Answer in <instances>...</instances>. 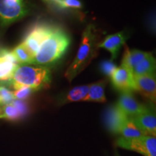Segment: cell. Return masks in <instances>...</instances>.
Returning a JSON list of instances; mask_svg holds the SVG:
<instances>
[{
	"label": "cell",
	"instance_id": "cell-1",
	"mask_svg": "<svg viewBox=\"0 0 156 156\" xmlns=\"http://www.w3.org/2000/svg\"><path fill=\"white\" fill-rule=\"evenodd\" d=\"M69 44V35L63 29L56 27L41 45L30 64L44 67L55 64L66 53Z\"/></svg>",
	"mask_w": 156,
	"mask_h": 156
},
{
	"label": "cell",
	"instance_id": "cell-2",
	"mask_svg": "<svg viewBox=\"0 0 156 156\" xmlns=\"http://www.w3.org/2000/svg\"><path fill=\"white\" fill-rule=\"evenodd\" d=\"M51 83V73L48 68L44 66H18L15 70L9 80L0 82V85H9L14 90L23 87H28L39 90L48 87Z\"/></svg>",
	"mask_w": 156,
	"mask_h": 156
},
{
	"label": "cell",
	"instance_id": "cell-3",
	"mask_svg": "<svg viewBox=\"0 0 156 156\" xmlns=\"http://www.w3.org/2000/svg\"><path fill=\"white\" fill-rule=\"evenodd\" d=\"M98 37L94 25H87L82 35L80 46L77 55L66 71L65 77L68 80H73L96 56L98 48Z\"/></svg>",
	"mask_w": 156,
	"mask_h": 156
},
{
	"label": "cell",
	"instance_id": "cell-4",
	"mask_svg": "<svg viewBox=\"0 0 156 156\" xmlns=\"http://www.w3.org/2000/svg\"><path fill=\"white\" fill-rule=\"evenodd\" d=\"M29 12L27 0H0V25L8 26L28 15Z\"/></svg>",
	"mask_w": 156,
	"mask_h": 156
},
{
	"label": "cell",
	"instance_id": "cell-5",
	"mask_svg": "<svg viewBox=\"0 0 156 156\" xmlns=\"http://www.w3.org/2000/svg\"><path fill=\"white\" fill-rule=\"evenodd\" d=\"M118 147L136 152L143 156H156V138L151 135H142L137 138L121 137L116 140Z\"/></svg>",
	"mask_w": 156,
	"mask_h": 156
},
{
	"label": "cell",
	"instance_id": "cell-6",
	"mask_svg": "<svg viewBox=\"0 0 156 156\" xmlns=\"http://www.w3.org/2000/svg\"><path fill=\"white\" fill-rule=\"evenodd\" d=\"M56 27L48 23H38L32 27L27 34L23 44L34 57L43 42L51 34Z\"/></svg>",
	"mask_w": 156,
	"mask_h": 156
},
{
	"label": "cell",
	"instance_id": "cell-7",
	"mask_svg": "<svg viewBox=\"0 0 156 156\" xmlns=\"http://www.w3.org/2000/svg\"><path fill=\"white\" fill-rule=\"evenodd\" d=\"M112 83L114 87L122 93H132L135 90L133 75L124 65L116 67L111 76Z\"/></svg>",
	"mask_w": 156,
	"mask_h": 156
},
{
	"label": "cell",
	"instance_id": "cell-8",
	"mask_svg": "<svg viewBox=\"0 0 156 156\" xmlns=\"http://www.w3.org/2000/svg\"><path fill=\"white\" fill-rule=\"evenodd\" d=\"M130 118L144 134L155 136L156 117L153 107L146 106L141 113Z\"/></svg>",
	"mask_w": 156,
	"mask_h": 156
},
{
	"label": "cell",
	"instance_id": "cell-9",
	"mask_svg": "<svg viewBox=\"0 0 156 156\" xmlns=\"http://www.w3.org/2000/svg\"><path fill=\"white\" fill-rule=\"evenodd\" d=\"M129 116L124 114L117 104L112 105L106 109L104 122L108 131L114 134H119L121 129Z\"/></svg>",
	"mask_w": 156,
	"mask_h": 156
},
{
	"label": "cell",
	"instance_id": "cell-10",
	"mask_svg": "<svg viewBox=\"0 0 156 156\" xmlns=\"http://www.w3.org/2000/svg\"><path fill=\"white\" fill-rule=\"evenodd\" d=\"M135 90L139 91L142 95L155 102L156 98L155 74L133 76Z\"/></svg>",
	"mask_w": 156,
	"mask_h": 156
},
{
	"label": "cell",
	"instance_id": "cell-11",
	"mask_svg": "<svg viewBox=\"0 0 156 156\" xmlns=\"http://www.w3.org/2000/svg\"><path fill=\"white\" fill-rule=\"evenodd\" d=\"M117 106L129 117L136 116L145 108V105L141 104L134 98L132 93H122Z\"/></svg>",
	"mask_w": 156,
	"mask_h": 156
},
{
	"label": "cell",
	"instance_id": "cell-12",
	"mask_svg": "<svg viewBox=\"0 0 156 156\" xmlns=\"http://www.w3.org/2000/svg\"><path fill=\"white\" fill-rule=\"evenodd\" d=\"M125 41L126 37L124 32H119L106 36L102 42L98 44V47L103 48L108 51L112 54V58L113 59L117 57L119 50L124 44Z\"/></svg>",
	"mask_w": 156,
	"mask_h": 156
},
{
	"label": "cell",
	"instance_id": "cell-13",
	"mask_svg": "<svg viewBox=\"0 0 156 156\" xmlns=\"http://www.w3.org/2000/svg\"><path fill=\"white\" fill-rule=\"evenodd\" d=\"M107 84V80L104 79L90 85L88 93L84 101H92V102H106L105 87Z\"/></svg>",
	"mask_w": 156,
	"mask_h": 156
},
{
	"label": "cell",
	"instance_id": "cell-14",
	"mask_svg": "<svg viewBox=\"0 0 156 156\" xmlns=\"http://www.w3.org/2000/svg\"><path fill=\"white\" fill-rule=\"evenodd\" d=\"M151 54L149 52L142 51L136 49L129 50L128 48H126L124 56H123L122 64L127 67L132 72V70L134 69L136 65H137L140 62L145 59Z\"/></svg>",
	"mask_w": 156,
	"mask_h": 156
},
{
	"label": "cell",
	"instance_id": "cell-15",
	"mask_svg": "<svg viewBox=\"0 0 156 156\" xmlns=\"http://www.w3.org/2000/svg\"><path fill=\"white\" fill-rule=\"evenodd\" d=\"M155 58L151 54L145 59L140 62L137 65H136L132 73L133 76H140L155 74Z\"/></svg>",
	"mask_w": 156,
	"mask_h": 156
},
{
	"label": "cell",
	"instance_id": "cell-16",
	"mask_svg": "<svg viewBox=\"0 0 156 156\" xmlns=\"http://www.w3.org/2000/svg\"><path fill=\"white\" fill-rule=\"evenodd\" d=\"M90 85H82V86L75 87L69 91L65 96L63 97L62 103L77 102V101H84L88 93Z\"/></svg>",
	"mask_w": 156,
	"mask_h": 156
},
{
	"label": "cell",
	"instance_id": "cell-17",
	"mask_svg": "<svg viewBox=\"0 0 156 156\" xmlns=\"http://www.w3.org/2000/svg\"><path fill=\"white\" fill-rule=\"evenodd\" d=\"M119 134L122 135V137L131 139V138H137L142 135H145L143 134L141 130L136 126L133 121L130 117H129L128 119L126 121L124 125L121 129Z\"/></svg>",
	"mask_w": 156,
	"mask_h": 156
},
{
	"label": "cell",
	"instance_id": "cell-18",
	"mask_svg": "<svg viewBox=\"0 0 156 156\" xmlns=\"http://www.w3.org/2000/svg\"><path fill=\"white\" fill-rule=\"evenodd\" d=\"M18 65L0 57V82L9 80Z\"/></svg>",
	"mask_w": 156,
	"mask_h": 156
},
{
	"label": "cell",
	"instance_id": "cell-19",
	"mask_svg": "<svg viewBox=\"0 0 156 156\" xmlns=\"http://www.w3.org/2000/svg\"><path fill=\"white\" fill-rule=\"evenodd\" d=\"M18 64H30L33 57L23 44H19L12 51Z\"/></svg>",
	"mask_w": 156,
	"mask_h": 156
},
{
	"label": "cell",
	"instance_id": "cell-20",
	"mask_svg": "<svg viewBox=\"0 0 156 156\" xmlns=\"http://www.w3.org/2000/svg\"><path fill=\"white\" fill-rule=\"evenodd\" d=\"M0 119L9 121H17L21 119V117L16 108L12 103H9L0 106Z\"/></svg>",
	"mask_w": 156,
	"mask_h": 156
},
{
	"label": "cell",
	"instance_id": "cell-21",
	"mask_svg": "<svg viewBox=\"0 0 156 156\" xmlns=\"http://www.w3.org/2000/svg\"><path fill=\"white\" fill-rule=\"evenodd\" d=\"M15 100L13 92L7 87L0 85V106L9 104Z\"/></svg>",
	"mask_w": 156,
	"mask_h": 156
},
{
	"label": "cell",
	"instance_id": "cell-22",
	"mask_svg": "<svg viewBox=\"0 0 156 156\" xmlns=\"http://www.w3.org/2000/svg\"><path fill=\"white\" fill-rule=\"evenodd\" d=\"M56 8L58 9H78L83 8V4L79 0H58Z\"/></svg>",
	"mask_w": 156,
	"mask_h": 156
},
{
	"label": "cell",
	"instance_id": "cell-23",
	"mask_svg": "<svg viewBox=\"0 0 156 156\" xmlns=\"http://www.w3.org/2000/svg\"><path fill=\"white\" fill-rule=\"evenodd\" d=\"M11 103L16 108L17 112H19L20 115L21 119L26 116L28 114L29 112H30V106H29L28 103L25 101L15 99Z\"/></svg>",
	"mask_w": 156,
	"mask_h": 156
},
{
	"label": "cell",
	"instance_id": "cell-24",
	"mask_svg": "<svg viewBox=\"0 0 156 156\" xmlns=\"http://www.w3.org/2000/svg\"><path fill=\"white\" fill-rule=\"evenodd\" d=\"M35 90L28 87H23L20 88L15 90L13 92L15 99L21 101H25L27 98H28L33 93L35 92Z\"/></svg>",
	"mask_w": 156,
	"mask_h": 156
},
{
	"label": "cell",
	"instance_id": "cell-25",
	"mask_svg": "<svg viewBox=\"0 0 156 156\" xmlns=\"http://www.w3.org/2000/svg\"><path fill=\"white\" fill-rule=\"evenodd\" d=\"M116 66L112 60H104L100 64V70L103 75L111 77L114 70L116 69Z\"/></svg>",
	"mask_w": 156,
	"mask_h": 156
},
{
	"label": "cell",
	"instance_id": "cell-26",
	"mask_svg": "<svg viewBox=\"0 0 156 156\" xmlns=\"http://www.w3.org/2000/svg\"><path fill=\"white\" fill-rule=\"evenodd\" d=\"M0 57L5 58L7 60H8V61L11 62L12 63L18 65V62H17V59L15 58L14 54L10 51L7 49H1L0 50Z\"/></svg>",
	"mask_w": 156,
	"mask_h": 156
},
{
	"label": "cell",
	"instance_id": "cell-27",
	"mask_svg": "<svg viewBox=\"0 0 156 156\" xmlns=\"http://www.w3.org/2000/svg\"><path fill=\"white\" fill-rule=\"evenodd\" d=\"M42 1L44 2L46 4H47L48 6L50 5V0H42Z\"/></svg>",
	"mask_w": 156,
	"mask_h": 156
},
{
	"label": "cell",
	"instance_id": "cell-28",
	"mask_svg": "<svg viewBox=\"0 0 156 156\" xmlns=\"http://www.w3.org/2000/svg\"><path fill=\"white\" fill-rule=\"evenodd\" d=\"M116 156H120V155H118V154H117V155H116Z\"/></svg>",
	"mask_w": 156,
	"mask_h": 156
}]
</instances>
